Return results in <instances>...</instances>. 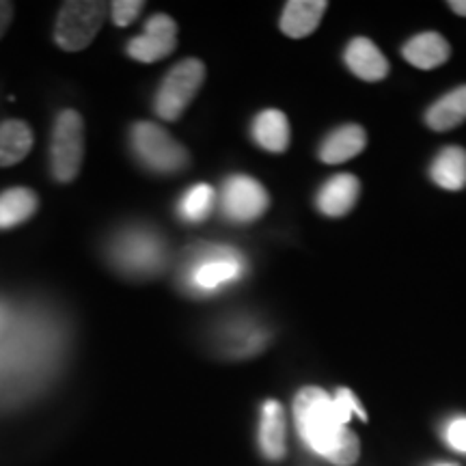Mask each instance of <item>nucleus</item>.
Wrapping results in <instances>:
<instances>
[{"label": "nucleus", "instance_id": "nucleus-1", "mask_svg": "<svg viewBox=\"0 0 466 466\" xmlns=\"http://www.w3.org/2000/svg\"><path fill=\"white\" fill-rule=\"evenodd\" d=\"M352 415L363 421L367 419L363 406L350 389L329 395L319 387H305L294 400V419L300 439L309 450L337 466H352L359 460V439L348 428Z\"/></svg>", "mask_w": 466, "mask_h": 466}, {"label": "nucleus", "instance_id": "nucleus-2", "mask_svg": "<svg viewBox=\"0 0 466 466\" xmlns=\"http://www.w3.org/2000/svg\"><path fill=\"white\" fill-rule=\"evenodd\" d=\"M130 141L134 156L143 162L149 171L171 175L188 167V151L182 143H177L167 130L151 121H138L132 126Z\"/></svg>", "mask_w": 466, "mask_h": 466}, {"label": "nucleus", "instance_id": "nucleus-3", "mask_svg": "<svg viewBox=\"0 0 466 466\" xmlns=\"http://www.w3.org/2000/svg\"><path fill=\"white\" fill-rule=\"evenodd\" d=\"M108 5L97 0H69L61 5L55 25V42L66 52L89 48L106 17Z\"/></svg>", "mask_w": 466, "mask_h": 466}, {"label": "nucleus", "instance_id": "nucleus-4", "mask_svg": "<svg viewBox=\"0 0 466 466\" xmlns=\"http://www.w3.org/2000/svg\"><path fill=\"white\" fill-rule=\"evenodd\" d=\"M85 158L83 116L67 108L55 119L50 143V165L56 182L69 184L78 177Z\"/></svg>", "mask_w": 466, "mask_h": 466}, {"label": "nucleus", "instance_id": "nucleus-5", "mask_svg": "<svg viewBox=\"0 0 466 466\" xmlns=\"http://www.w3.org/2000/svg\"><path fill=\"white\" fill-rule=\"evenodd\" d=\"M206 80V66L199 58H184L162 80L156 96V113L165 121H177L186 113Z\"/></svg>", "mask_w": 466, "mask_h": 466}, {"label": "nucleus", "instance_id": "nucleus-6", "mask_svg": "<svg viewBox=\"0 0 466 466\" xmlns=\"http://www.w3.org/2000/svg\"><path fill=\"white\" fill-rule=\"evenodd\" d=\"M244 275V259L236 250L208 247L195 255L186 268V285L199 294H212L225 285L236 283Z\"/></svg>", "mask_w": 466, "mask_h": 466}, {"label": "nucleus", "instance_id": "nucleus-7", "mask_svg": "<svg viewBox=\"0 0 466 466\" xmlns=\"http://www.w3.org/2000/svg\"><path fill=\"white\" fill-rule=\"evenodd\" d=\"M268 203L270 199L264 186L247 175H233L223 186L220 206H223L225 217L233 223H253L264 217Z\"/></svg>", "mask_w": 466, "mask_h": 466}, {"label": "nucleus", "instance_id": "nucleus-8", "mask_svg": "<svg viewBox=\"0 0 466 466\" xmlns=\"http://www.w3.org/2000/svg\"><path fill=\"white\" fill-rule=\"evenodd\" d=\"M177 46V25L171 15H151L138 37L127 42V55L138 63H156L167 58Z\"/></svg>", "mask_w": 466, "mask_h": 466}, {"label": "nucleus", "instance_id": "nucleus-9", "mask_svg": "<svg viewBox=\"0 0 466 466\" xmlns=\"http://www.w3.org/2000/svg\"><path fill=\"white\" fill-rule=\"evenodd\" d=\"M115 255L116 264L124 270H132L134 275H154L165 261V248L158 238L143 231H134L121 238V242H116Z\"/></svg>", "mask_w": 466, "mask_h": 466}, {"label": "nucleus", "instance_id": "nucleus-10", "mask_svg": "<svg viewBox=\"0 0 466 466\" xmlns=\"http://www.w3.org/2000/svg\"><path fill=\"white\" fill-rule=\"evenodd\" d=\"M343 61H346L350 72L360 80H367V83H378V80L387 78L389 74V61L376 48V44L365 37H357L348 44L346 52H343Z\"/></svg>", "mask_w": 466, "mask_h": 466}, {"label": "nucleus", "instance_id": "nucleus-11", "mask_svg": "<svg viewBox=\"0 0 466 466\" xmlns=\"http://www.w3.org/2000/svg\"><path fill=\"white\" fill-rule=\"evenodd\" d=\"M360 184L354 175L341 173L335 177L326 179L322 188L318 192V208L324 217H343L352 209L359 199Z\"/></svg>", "mask_w": 466, "mask_h": 466}, {"label": "nucleus", "instance_id": "nucleus-12", "mask_svg": "<svg viewBox=\"0 0 466 466\" xmlns=\"http://www.w3.org/2000/svg\"><path fill=\"white\" fill-rule=\"evenodd\" d=\"M367 137L360 126H341L335 132H330L319 145V160L326 165H341L357 158L360 151L365 149Z\"/></svg>", "mask_w": 466, "mask_h": 466}, {"label": "nucleus", "instance_id": "nucleus-13", "mask_svg": "<svg viewBox=\"0 0 466 466\" xmlns=\"http://www.w3.org/2000/svg\"><path fill=\"white\" fill-rule=\"evenodd\" d=\"M326 7L324 0H291L281 14V31L291 39L309 37L322 22Z\"/></svg>", "mask_w": 466, "mask_h": 466}, {"label": "nucleus", "instance_id": "nucleus-14", "mask_svg": "<svg viewBox=\"0 0 466 466\" xmlns=\"http://www.w3.org/2000/svg\"><path fill=\"white\" fill-rule=\"evenodd\" d=\"M259 450L268 460L279 462L285 456V412L277 400H268L261 406Z\"/></svg>", "mask_w": 466, "mask_h": 466}, {"label": "nucleus", "instance_id": "nucleus-15", "mask_svg": "<svg viewBox=\"0 0 466 466\" xmlns=\"http://www.w3.org/2000/svg\"><path fill=\"white\" fill-rule=\"evenodd\" d=\"M404 58L419 69L441 67L451 55L450 44L439 33H421L404 46Z\"/></svg>", "mask_w": 466, "mask_h": 466}, {"label": "nucleus", "instance_id": "nucleus-16", "mask_svg": "<svg viewBox=\"0 0 466 466\" xmlns=\"http://www.w3.org/2000/svg\"><path fill=\"white\" fill-rule=\"evenodd\" d=\"M39 199L37 192L25 186H15L0 192V231L14 229V227L26 223L37 212Z\"/></svg>", "mask_w": 466, "mask_h": 466}, {"label": "nucleus", "instance_id": "nucleus-17", "mask_svg": "<svg viewBox=\"0 0 466 466\" xmlns=\"http://www.w3.org/2000/svg\"><path fill=\"white\" fill-rule=\"evenodd\" d=\"M253 138L261 149L272 151V154H281L289 145L288 116L277 108L259 113L253 121Z\"/></svg>", "mask_w": 466, "mask_h": 466}, {"label": "nucleus", "instance_id": "nucleus-18", "mask_svg": "<svg viewBox=\"0 0 466 466\" xmlns=\"http://www.w3.org/2000/svg\"><path fill=\"white\" fill-rule=\"evenodd\" d=\"M33 130L26 121L7 119L0 124V167H14L33 147Z\"/></svg>", "mask_w": 466, "mask_h": 466}, {"label": "nucleus", "instance_id": "nucleus-19", "mask_svg": "<svg viewBox=\"0 0 466 466\" xmlns=\"http://www.w3.org/2000/svg\"><path fill=\"white\" fill-rule=\"evenodd\" d=\"M430 175L441 188L445 190H460L466 186V151L458 145H450L442 151H439L432 167H430Z\"/></svg>", "mask_w": 466, "mask_h": 466}, {"label": "nucleus", "instance_id": "nucleus-20", "mask_svg": "<svg viewBox=\"0 0 466 466\" xmlns=\"http://www.w3.org/2000/svg\"><path fill=\"white\" fill-rule=\"evenodd\" d=\"M425 121L436 132L453 130V127L466 121V85L458 86L434 102L425 113Z\"/></svg>", "mask_w": 466, "mask_h": 466}, {"label": "nucleus", "instance_id": "nucleus-21", "mask_svg": "<svg viewBox=\"0 0 466 466\" xmlns=\"http://www.w3.org/2000/svg\"><path fill=\"white\" fill-rule=\"evenodd\" d=\"M214 199H217V192L212 186L208 184H197L186 192L182 203H179V214L188 223H201L209 217L214 208Z\"/></svg>", "mask_w": 466, "mask_h": 466}, {"label": "nucleus", "instance_id": "nucleus-22", "mask_svg": "<svg viewBox=\"0 0 466 466\" xmlns=\"http://www.w3.org/2000/svg\"><path fill=\"white\" fill-rule=\"evenodd\" d=\"M145 7L143 0H116V3L110 5V15H113L115 26L126 28L130 26Z\"/></svg>", "mask_w": 466, "mask_h": 466}, {"label": "nucleus", "instance_id": "nucleus-23", "mask_svg": "<svg viewBox=\"0 0 466 466\" xmlns=\"http://www.w3.org/2000/svg\"><path fill=\"white\" fill-rule=\"evenodd\" d=\"M445 439L453 450L466 453V417L453 419V421L447 425Z\"/></svg>", "mask_w": 466, "mask_h": 466}, {"label": "nucleus", "instance_id": "nucleus-24", "mask_svg": "<svg viewBox=\"0 0 466 466\" xmlns=\"http://www.w3.org/2000/svg\"><path fill=\"white\" fill-rule=\"evenodd\" d=\"M11 20H14V5L7 0H0V37L7 33Z\"/></svg>", "mask_w": 466, "mask_h": 466}, {"label": "nucleus", "instance_id": "nucleus-25", "mask_svg": "<svg viewBox=\"0 0 466 466\" xmlns=\"http://www.w3.org/2000/svg\"><path fill=\"white\" fill-rule=\"evenodd\" d=\"M450 9L458 15H466V0H451Z\"/></svg>", "mask_w": 466, "mask_h": 466}, {"label": "nucleus", "instance_id": "nucleus-26", "mask_svg": "<svg viewBox=\"0 0 466 466\" xmlns=\"http://www.w3.org/2000/svg\"><path fill=\"white\" fill-rule=\"evenodd\" d=\"M436 466H453V464H436Z\"/></svg>", "mask_w": 466, "mask_h": 466}]
</instances>
